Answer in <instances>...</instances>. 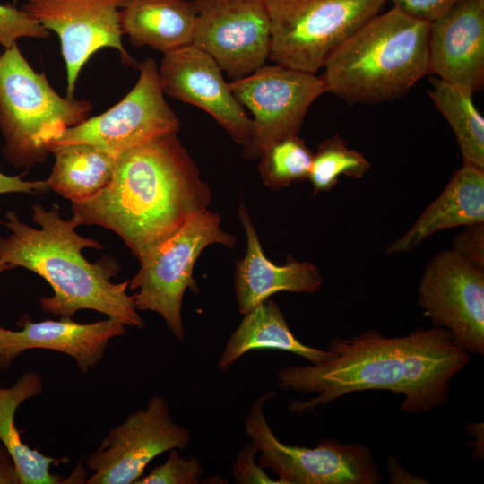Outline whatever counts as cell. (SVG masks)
Wrapping results in <instances>:
<instances>
[{
  "instance_id": "cell-12",
  "label": "cell",
  "mask_w": 484,
  "mask_h": 484,
  "mask_svg": "<svg viewBox=\"0 0 484 484\" xmlns=\"http://www.w3.org/2000/svg\"><path fill=\"white\" fill-rule=\"evenodd\" d=\"M419 305L433 326L447 330L469 353L484 354V270L453 249L440 251L426 265Z\"/></svg>"
},
{
  "instance_id": "cell-22",
  "label": "cell",
  "mask_w": 484,
  "mask_h": 484,
  "mask_svg": "<svg viewBox=\"0 0 484 484\" xmlns=\"http://www.w3.org/2000/svg\"><path fill=\"white\" fill-rule=\"evenodd\" d=\"M43 393V381L35 371H27L10 387L0 386V441L13 458L20 484H57L62 478L50 472V466L68 462L53 458L30 447L22 440L15 425V412L26 400Z\"/></svg>"
},
{
  "instance_id": "cell-17",
  "label": "cell",
  "mask_w": 484,
  "mask_h": 484,
  "mask_svg": "<svg viewBox=\"0 0 484 484\" xmlns=\"http://www.w3.org/2000/svg\"><path fill=\"white\" fill-rule=\"evenodd\" d=\"M20 331L0 327V368L7 369L22 352L44 349L71 356L86 374L102 359L111 339L124 335L125 325L111 318L90 324L71 317L33 322L23 316Z\"/></svg>"
},
{
  "instance_id": "cell-30",
  "label": "cell",
  "mask_w": 484,
  "mask_h": 484,
  "mask_svg": "<svg viewBox=\"0 0 484 484\" xmlns=\"http://www.w3.org/2000/svg\"><path fill=\"white\" fill-rule=\"evenodd\" d=\"M452 249L466 262L484 270V222L464 226L454 238Z\"/></svg>"
},
{
  "instance_id": "cell-2",
  "label": "cell",
  "mask_w": 484,
  "mask_h": 484,
  "mask_svg": "<svg viewBox=\"0 0 484 484\" xmlns=\"http://www.w3.org/2000/svg\"><path fill=\"white\" fill-rule=\"evenodd\" d=\"M31 209L39 229L22 222L13 211L6 212L4 224L11 233L0 237V261L24 267L50 285L54 294L39 300L42 310L61 317L94 310L125 326L143 328L134 296L127 293L129 281H111L119 272L117 263L112 258L91 263L82 254L83 248L103 246L78 234V224L63 219L56 205L48 211L39 204Z\"/></svg>"
},
{
  "instance_id": "cell-3",
  "label": "cell",
  "mask_w": 484,
  "mask_h": 484,
  "mask_svg": "<svg viewBox=\"0 0 484 484\" xmlns=\"http://www.w3.org/2000/svg\"><path fill=\"white\" fill-rule=\"evenodd\" d=\"M432 331L419 328L405 336L385 337L368 329L348 339L333 338V356L319 364L287 366L277 374L282 390L315 393L292 401L288 410L303 414L350 393L380 390L403 394L402 411L419 414L431 378Z\"/></svg>"
},
{
  "instance_id": "cell-14",
  "label": "cell",
  "mask_w": 484,
  "mask_h": 484,
  "mask_svg": "<svg viewBox=\"0 0 484 484\" xmlns=\"http://www.w3.org/2000/svg\"><path fill=\"white\" fill-rule=\"evenodd\" d=\"M126 0H27L22 10L59 38L66 69V98L73 99L82 68L104 48L134 65L122 43L119 11Z\"/></svg>"
},
{
  "instance_id": "cell-27",
  "label": "cell",
  "mask_w": 484,
  "mask_h": 484,
  "mask_svg": "<svg viewBox=\"0 0 484 484\" xmlns=\"http://www.w3.org/2000/svg\"><path fill=\"white\" fill-rule=\"evenodd\" d=\"M166 462L138 479L134 484H197L203 468L197 457L184 458L178 449H171Z\"/></svg>"
},
{
  "instance_id": "cell-34",
  "label": "cell",
  "mask_w": 484,
  "mask_h": 484,
  "mask_svg": "<svg viewBox=\"0 0 484 484\" xmlns=\"http://www.w3.org/2000/svg\"><path fill=\"white\" fill-rule=\"evenodd\" d=\"M0 484H20L14 462L2 445H0Z\"/></svg>"
},
{
  "instance_id": "cell-23",
  "label": "cell",
  "mask_w": 484,
  "mask_h": 484,
  "mask_svg": "<svg viewBox=\"0 0 484 484\" xmlns=\"http://www.w3.org/2000/svg\"><path fill=\"white\" fill-rule=\"evenodd\" d=\"M48 151L55 163L46 181L71 203L91 199L111 180L116 158L91 144L53 145Z\"/></svg>"
},
{
  "instance_id": "cell-11",
  "label": "cell",
  "mask_w": 484,
  "mask_h": 484,
  "mask_svg": "<svg viewBox=\"0 0 484 484\" xmlns=\"http://www.w3.org/2000/svg\"><path fill=\"white\" fill-rule=\"evenodd\" d=\"M189 441V429L175 422L166 398L153 395L86 458L93 471L86 483L134 484L152 459L171 449L183 451Z\"/></svg>"
},
{
  "instance_id": "cell-19",
  "label": "cell",
  "mask_w": 484,
  "mask_h": 484,
  "mask_svg": "<svg viewBox=\"0 0 484 484\" xmlns=\"http://www.w3.org/2000/svg\"><path fill=\"white\" fill-rule=\"evenodd\" d=\"M484 222V169L463 165L385 255L413 250L440 230Z\"/></svg>"
},
{
  "instance_id": "cell-24",
  "label": "cell",
  "mask_w": 484,
  "mask_h": 484,
  "mask_svg": "<svg viewBox=\"0 0 484 484\" xmlns=\"http://www.w3.org/2000/svg\"><path fill=\"white\" fill-rule=\"evenodd\" d=\"M429 82L428 95L451 125L463 165L484 169V118L475 107L473 94L434 75Z\"/></svg>"
},
{
  "instance_id": "cell-6",
  "label": "cell",
  "mask_w": 484,
  "mask_h": 484,
  "mask_svg": "<svg viewBox=\"0 0 484 484\" xmlns=\"http://www.w3.org/2000/svg\"><path fill=\"white\" fill-rule=\"evenodd\" d=\"M236 242L235 237L221 229L218 214L206 209L191 215L175 232L138 259L140 269L128 287L136 290L133 295L136 309L159 314L175 338L183 342V297L186 289L194 294L200 290L193 277L197 258L210 245L233 248Z\"/></svg>"
},
{
  "instance_id": "cell-1",
  "label": "cell",
  "mask_w": 484,
  "mask_h": 484,
  "mask_svg": "<svg viewBox=\"0 0 484 484\" xmlns=\"http://www.w3.org/2000/svg\"><path fill=\"white\" fill-rule=\"evenodd\" d=\"M211 200L207 184L177 134L116 158L113 176L97 194L71 203L80 225H99L122 238L139 259Z\"/></svg>"
},
{
  "instance_id": "cell-7",
  "label": "cell",
  "mask_w": 484,
  "mask_h": 484,
  "mask_svg": "<svg viewBox=\"0 0 484 484\" xmlns=\"http://www.w3.org/2000/svg\"><path fill=\"white\" fill-rule=\"evenodd\" d=\"M271 22L269 59L315 74L328 56L370 19L385 0H264Z\"/></svg>"
},
{
  "instance_id": "cell-31",
  "label": "cell",
  "mask_w": 484,
  "mask_h": 484,
  "mask_svg": "<svg viewBox=\"0 0 484 484\" xmlns=\"http://www.w3.org/2000/svg\"><path fill=\"white\" fill-rule=\"evenodd\" d=\"M416 19L431 22L446 12L457 0H385Z\"/></svg>"
},
{
  "instance_id": "cell-9",
  "label": "cell",
  "mask_w": 484,
  "mask_h": 484,
  "mask_svg": "<svg viewBox=\"0 0 484 484\" xmlns=\"http://www.w3.org/2000/svg\"><path fill=\"white\" fill-rule=\"evenodd\" d=\"M157 63L146 58L138 65L139 78L133 89L100 115L63 130L53 145L91 144L117 158L123 152L159 137L177 134L180 122L164 98Z\"/></svg>"
},
{
  "instance_id": "cell-35",
  "label": "cell",
  "mask_w": 484,
  "mask_h": 484,
  "mask_svg": "<svg viewBox=\"0 0 484 484\" xmlns=\"http://www.w3.org/2000/svg\"><path fill=\"white\" fill-rule=\"evenodd\" d=\"M14 267H15V266L13 265V264H8V263L0 261V273H2V272H4V271L13 269V268H14Z\"/></svg>"
},
{
  "instance_id": "cell-26",
  "label": "cell",
  "mask_w": 484,
  "mask_h": 484,
  "mask_svg": "<svg viewBox=\"0 0 484 484\" xmlns=\"http://www.w3.org/2000/svg\"><path fill=\"white\" fill-rule=\"evenodd\" d=\"M313 156L312 151L298 134L273 143L259 157L258 168L264 184L277 189L307 179Z\"/></svg>"
},
{
  "instance_id": "cell-10",
  "label": "cell",
  "mask_w": 484,
  "mask_h": 484,
  "mask_svg": "<svg viewBox=\"0 0 484 484\" xmlns=\"http://www.w3.org/2000/svg\"><path fill=\"white\" fill-rule=\"evenodd\" d=\"M230 88L254 118L250 143L244 157L255 160L273 143L298 134L311 104L324 91L320 77L279 65H264L234 80Z\"/></svg>"
},
{
  "instance_id": "cell-28",
  "label": "cell",
  "mask_w": 484,
  "mask_h": 484,
  "mask_svg": "<svg viewBox=\"0 0 484 484\" xmlns=\"http://www.w3.org/2000/svg\"><path fill=\"white\" fill-rule=\"evenodd\" d=\"M49 36L37 21L22 9L0 4V45L9 48L22 38L45 39Z\"/></svg>"
},
{
  "instance_id": "cell-13",
  "label": "cell",
  "mask_w": 484,
  "mask_h": 484,
  "mask_svg": "<svg viewBox=\"0 0 484 484\" xmlns=\"http://www.w3.org/2000/svg\"><path fill=\"white\" fill-rule=\"evenodd\" d=\"M196 20L192 44L233 81L269 59L271 22L264 0H193Z\"/></svg>"
},
{
  "instance_id": "cell-5",
  "label": "cell",
  "mask_w": 484,
  "mask_h": 484,
  "mask_svg": "<svg viewBox=\"0 0 484 484\" xmlns=\"http://www.w3.org/2000/svg\"><path fill=\"white\" fill-rule=\"evenodd\" d=\"M92 105L60 96L37 73L17 44L0 56V130L3 151L15 167L30 169L50 154L47 144L63 130L89 117Z\"/></svg>"
},
{
  "instance_id": "cell-32",
  "label": "cell",
  "mask_w": 484,
  "mask_h": 484,
  "mask_svg": "<svg viewBox=\"0 0 484 484\" xmlns=\"http://www.w3.org/2000/svg\"><path fill=\"white\" fill-rule=\"evenodd\" d=\"M22 176H7L0 172V194L8 193L39 194L50 190L46 180L24 181Z\"/></svg>"
},
{
  "instance_id": "cell-29",
  "label": "cell",
  "mask_w": 484,
  "mask_h": 484,
  "mask_svg": "<svg viewBox=\"0 0 484 484\" xmlns=\"http://www.w3.org/2000/svg\"><path fill=\"white\" fill-rule=\"evenodd\" d=\"M259 452L257 446L250 440L238 454L232 465V476L238 484H282L280 480L272 479L255 462V455Z\"/></svg>"
},
{
  "instance_id": "cell-16",
  "label": "cell",
  "mask_w": 484,
  "mask_h": 484,
  "mask_svg": "<svg viewBox=\"0 0 484 484\" xmlns=\"http://www.w3.org/2000/svg\"><path fill=\"white\" fill-rule=\"evenodd\" d=\"M428 74L471 94L484 86V0H457L429 24Z\"/></svg>"
},
{
  "instance_id": "cell-8",
  "label": "cell",
  "mask_w": 484,
  "mask_h": 484,
  "mask_svg": "<svg viewBox=\"0 0 484 484\" xmlns=\"http://www.w3.org/2000/svg\"><path fill=\"white\" fill-rule=\"evenodd\" d=\"M274 396L267 393L251 405L245 431L257 446V462L271 469L282 484H376L381 475L370 448L361 443L341 444L322 439L316 447L290 445L281 442L270 428L264 411Z\"/></svg>"
},
{
  "instance_id": "cell-21",
  "label": "cell",
  "mask_w": 484,
  "mask_h": 484,
  "mask_svg": "<svg viewBox=\"0 0 484 484\" xmlns=\"http://www.w3.org/2000/svg\"><path fill=\"white\" fill-rule=\"evenodd\" d=\"M243 315L219 358L217 366L223 372H227L244 354L254 350L288 351L312 364L322 363L333 356L329 350H320L299 341L290 329L279 306L270 298Z\"/></svg>"
},
{
  "instance_id": "cell-25",
  "label": "cell",
  "mask_w": 484,
  "mask_h": 484,
  "mask_svg": "<svg viewBox=\"0 0 484 484\" xmlns=\"http://www.w3.org/2000/svg\"><path fill=\"white\" fill-rule=\"evenodd\" d=\"M370 162L358 151L334 134L321 143L313 156L308 176L315 194L330 191L341 175L361 178L370 169Z\"/></svg>"
},
{
  "instance_id": "cell-15",
  "label": "cell",
  "mask_w": 484,
  "mask_h": 484,
  "mask_svg": "<svg viewBox=\"0 0 484 484\" xmlns=\"http://www.w3.org/2000/svg\"><path fill=\"white\" fill-rule=\"evenodd\" d=\"M159 80L164 94L207 112L243 148L253 122L234 96L222 70L208 54L189 44L163 54Z\"/></svg>"
},
{
  "instance_id": "cell-4",
  "label": "cell",
  "mask_w": 484,
  "mask_h": 484,
  "mask_svg": "<svg viewBox=\"0 0 484 484\" xmlns=\"http://www.w3.org/2000/svg\"><path fill=\"white\" fill-rule=\"evenodd\" d=\"M429 24L394 6L378 13L328 56L324 91L350 104L402 97L428 74Z\"/></svg>"
},
{
  "instance_id": "cell-36",
  "label": "cell",
  "mask_w": 484,
  "mask_h": 484,
  "mask_svg": "<svg viewBox=\"0 0 484 484\" xmlns=\"http://www.w3.org/2000/svg\"><path fill=\"white\" fill-rule=\"evenodd\" d=\"M2 53L0 52V56H1Z\"/></svg>"
},
{
  "instance_id": "cell-20",
  "label": "cell",
  "mask_w": 484,
  "mask_h": 484,
  "mask_svg": "<svg viewBox=\"0 0 484 484\" xmlns=\"http://www.w3.org/2000/svg\"><path fill=\"white\" fill-rule=\"evenodd\" d=\"M196 13L188 0H126L119 22L132 45L165 54L192 44Z\"/></svg>"
},
{
  "instance_id": "cell-18",
  "label": "cell",
  "mask_w": 484,
  "mask_h": 484,
  "mask_svg": "<svg viewBox=\"0 0 484 484\" xmlns=\"http://www.w3.org/2000/svg\"><path fill=\"white\" fill-rule=\"evenodd\" d=\"M238 217L246 237V252L238 262L234 276V289L240 314H246L281 291L315 294L320 290L323 277L316 265L297 260L283 265L273 264L262 249L243 202L238 209Z\"/></svg>"
},
{
  "instance_id": "cell-33",
  "label": "cell",
  "mask_w": 484,
  "mask_h": 484,
  "mask_svg": "<svg viewBox=\"0 0 484 484\" xmlns=\"http://www.w3.org/2000/svg\"><path fill=\"white\" fill-rule=\"evenodd\" d=\"M387 470L390 482L393 484H422L428 483L424 479L414 475L405 470L398 462L396 456L391 455L387 459Z\"/></svg>"
}]
</instances>
